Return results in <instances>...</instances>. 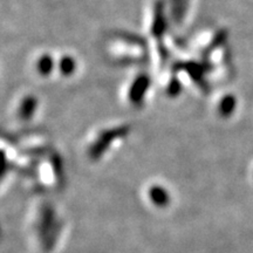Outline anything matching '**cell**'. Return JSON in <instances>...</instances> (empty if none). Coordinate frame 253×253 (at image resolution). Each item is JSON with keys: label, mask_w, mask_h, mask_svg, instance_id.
I'll list each match as a JSON object with an SVG mask.
<instances>
[{"label": "cell", "mask_w": 253, "mask_h": 253, "mask_svg": "<svg viewBox=\"0 0 253 253\" xmlns=\"http://www.w3.org/2000/svg\"><path fill=\"white\" fill-rule=\"evenodd\" d=\"M57 218L53 212V209L45 205L42 209L41 219L39 223V234L41 237L42 244L46 247L52 245V240L55 238V231H57Z\"/></svg>", "instance_id": "6da1fadb"}, {"label": "cell", "mask_w": 253, "mask_h": 253, "mask_svg": "<svg viewBox=\"0 0 253 253\" xmlns=\"http://www.w3.org/2000/svg\"><path fill=\"white\" fill-rule=\"evenodd\" d=\"M149 196L151 200H153L156 205L163 206L168 204L169 202L168 193L161 187H153V189H151L149 193Z\"/></svg>", "instance_id": "7a4b0ae2"}]
</instances>
